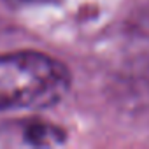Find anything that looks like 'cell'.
Here are the masks:
<instances>
[{
  "label": "cell",
  "mask_w": 149,
  "mask_h": 149,
  "mask_svg": "<svg viewBox=\"0 0 149 149\" xmlns=\"http://www.w3.org/2000/svg\"><path fill=\"white\" fill-rule=\"evenodd\" d=\"M70 83L65 63L46 53L0 54V111L51 107L67 95Z\"/></svg>",
  "instance_id": "1"
},
{
  "label": "cell",
  "mask_w": 149,
  "mask_h": 149,
  "mask_svg": "<svg viewBox=\"0 0 149 149\" xmlns=\"http://www.w3.org/2000/svg\"><path fill=\"white\" fill-rule=\"evenodd\" d=\"M25 139L32 146H58L63 142V132L51 125L35 123L26 128Z\"/></svg>",
  "instance_id": "2"
}]
</instances>
